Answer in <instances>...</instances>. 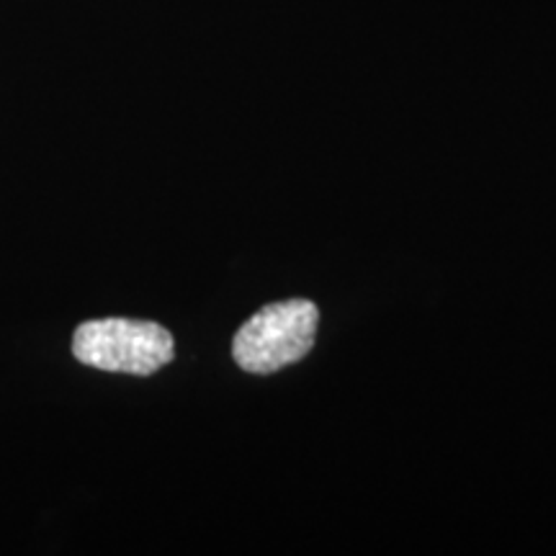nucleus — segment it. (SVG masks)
<instances>
[{
  "instance_id": "nucleus-1",
  "label": "nucleus",
  "mask_w": 556,
  "mask_h": 556,
  "mask_svg": "<svg viewBox=\"0 0 556 556\" xmlns=\"http://www.w3.org/2000/svg\"><path fill=\"white\" fill-rule=\"evenodd\" d=\"M176 345L163 325L148 319H90L75 330L73 356L101 371L150 377L170 364Z\"/></svg>"
},
{
  "instance_id": "nucleus-2",
  "label": "nucleus",
  "mask_w": 556,
  "mask_h": 556,
  "mask_svg": "<svg viewBox=\"0 0 556 556\" xmlns=\"http://www.w3.org/2000/svg\"><path fill=\"white\" fill-rule=\"evenodd\" d=\"M319 309L309 299H287L263 307L238 330L232 356L250 374H274L302 361L315 345Z\"/></svg>"
}]
</instances>
